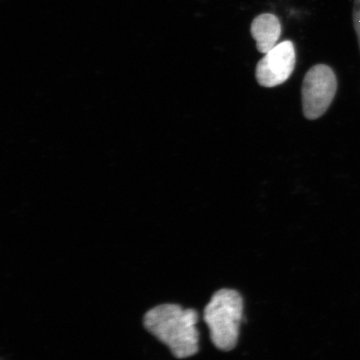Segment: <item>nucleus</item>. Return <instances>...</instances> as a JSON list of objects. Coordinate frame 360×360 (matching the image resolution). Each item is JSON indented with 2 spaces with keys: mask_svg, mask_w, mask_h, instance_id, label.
Segmentation results:
<instances>
[{
  "mask_svg": "<svg viewBox=\"0 0 360 360\" xmlns=\"http://www.w3.org/2000/svg\"><path fill=\"white\" fill-rule=\"evenodd\" d=\"M199 314L195 309L175 304H164L143 315L146 330L169 349L177 359H186L199 352Z\"/></svg>",
  "mask_w": 360,
  "mask_h": 360,
  "instance_id": "nucleus-1",
  "label": "nucleus"
},
{
  "mask_svg": "<svg viewBox=\"0 0 360 360\" xmlns=\"http://www.w3.org/2000/svg\"><path fill=\"white\" fill-rule=\"evenodd\" d=\"M244 313V300L235 290L215 292L204 311L210 339L216 348L229 351L236 348Z\"/></svg>",
  "mask_w": 360,
  "mask_h": 360,
  "instance_id": "nucleus-2",
  "label": "nucleus"
},
{
  "mask_svg": "<svg viewBox=\"0 0 360 360\" xmlns=\"http://www.w3.org/2000/svg\"><path fill=\"white\" fill-rule=\"evenodd\" d=\"M337 91V79L330 67L318 65L306 74L302 86L303 111L306 118L316 120L330 106Z\"/></svg>",
  "mask_w": 360,
  "mask_h": 360,
  "instance_id": "nucleus-3",
  "label": "nucleus"
},
{
  "mask_svg": "<svg viewBox=\"0 0 360 360\" xmlns=\"http://www.w3.org/2000/svg\"><path fill=\"white\" fill-rule=\"evenodd\" d=\"M295 49L291 41H283L261 58L256 67V79L261 86L272 88L285 83L295 66Z\"/></svg>",
  "mask_w": 360,
  "mask_h": 360,
  "instance_id": "nucleus-4",
  "label": "nucleus"
},
{
  "mask_svg": "<svg viewBox=\"0 0 360 360\" xmlns=\"http://www.w3.org/2000/svg\"><path fill=\"white\" fill-rule=\"evenodd\" d=\"M251 34L260 53H266L276 46L281 34V25L276 15L263 13L255 18L251 25Z\"/></svg>",
  "mask_w": 360,
  "mask_h": 360,
  "instance_id": "nucleus-5",
  "label": "nucleus"
},
{
  "mask_svg": "<svg viewBox=\"0 0 360 360\" xmlns=\"http://www.w3.org/2000/svg\"><path fill=\"white\" fill-rule=\"evenodd\" d=\"M353 22L355 32L358 37L360 49V0H354L353 8Z\"/></svg>",
  "mask_w": 360,
  "mask_h": 360,
  "instance_id": "nucleus-6",
  "label": "nucleus"
}]
</instances>
